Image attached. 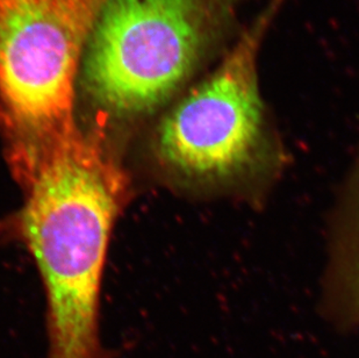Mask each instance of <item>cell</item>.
Masks as SVG:
<instances>
[{"label":"cell","instance_id":"6da1fadb","mask_svg":"<svg viewBox=\"0 0 359 358\" xmlns=\"http://www.w3.org/2000/svg\"><path fill=\"white\" fill-rule=\"evenodd\" d=\"M13 155L28 180L22 230L47 289L48 358H100L99 289L125 175L79 129Z\"/></svg>","mask_w":359,"mask_h":358},{"label":"cell","instance_id":"7a4b0ae2","mask_svg":"<svg viewBox=\"0 0 359 358\" xmlns=\"http://www.w3.org/2000/svg\"><path fill=\"white\" fill-rule=\"evenodd\" d=\"M249 0H107L81 65L85 91L116 115L169 99L234 33Z\"/></svg>","mask_w":359,"mask_h":358},{"label":"cell","instance_id":"3957f363","mask_svg":"<svg viewBox=\"0 0 359 358\" xmlns=\"http://www.w3.org/2000/svg\"><path fill=\"white\" fill-rule=\"evenodd\" d=\"M107 0H0V122L13 145L70 135L75 88Z\"/></svg>","mask_w":359,"mask_h":358},{"label":"cell","instance_id":"277c9868","mask_svg":"<svg viewBox=\"0 0 359 358\" xmlns=\"http://www.w3.org/2000/svg\"><path fill=\"white\" fill-rule=\"evenodd\" d=\"M287 0H268L244 26L213 72L166 115L157 152L166 166L194 179L238 176L265 145L259 55Z\"/></svg>","mask_w":359,"mask_h":358}]
</instances>
